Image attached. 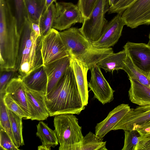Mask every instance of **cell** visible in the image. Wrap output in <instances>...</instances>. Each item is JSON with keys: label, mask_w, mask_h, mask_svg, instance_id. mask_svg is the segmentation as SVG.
Wrapping results in <instances>:
<instances>
[{"label": "cell", "mask_w": 150, "mask_h": 150, "mask_svg": "<svg viewBox=\"0 0 150 150\" xmlns=\"http://www.w3.org/2000/svg\"><path fill=\"white\" fill-rule=\"evenodd\" d=\"M21 79L28 89L43 92L46 95L48 81L43 65L32 71Z\"/></svg>", "instance_id": "cell-18"}, {"label": "cell", "mask_w": 150, "mask_h": 150, "mask_svg": "<svg viewBox=\"0 0 150 150\" xmlns=\"http://www.w3.org/2000/svg\"><path fill=\"white\" fill-rule=\"evenodd\" d=\"M32 30V23L28 18H26L20 37L17 64V71L21 63L23 52L25 48L27 41L30 38Z\"/></svg>", "instance_id": "cell-30"}, {"label": "cell", "mask_w": 150, "mask_h": 150, "mask_svg": "<svg viewBox=\"0 0 150 150\" xmlns=\"http://www.w3.org/2000/svg\"><path fill=\"white\" fill-rule=\"evenodd\" d=\"M128 104H121L109 112L103 120L97 124L95 127V134L103 138L113 128L130 110Z\"/></svg>", "instance_id": "cell-14"}, {"label": "cell", "mask_w": 150, "mask_h": 150, "mask_svg": "<svg viewBox=\"0 0 150 150\" xmlns=\"http://www.w3.org/2000/svg\"><path fill=\"white\" fill-rule=\"evenodd\" d=\"M125 64L122 70L127 74L129 79H135L142 84L150 87V78L148 75L137 68L127 54Z\"/></svg>", "instance_id": "cell-25"}, {"label": "cell", "mask_w": 150, "mask_h": 150, "mask_svg": "<svg viewBox=\"0 0 150 150\" xmlns=\"http://www.w3.org/2000/svg\"><path fill=\"white\" fill-rule=\"evenodd\" d=\"M127 56V53L124 49L106 57L100 61L98 64L100 68L104 69L106 72H110L112 74L115 70L123 69Z\"/></svg>", "instance_id": "cell-21"}, {"label": "cell", "mask_w": 150, "mask_h": 150, "mask_svg": "<svg viewBox=\"0 0 150 150\" xmlns=\"http://www.w3.org/2000/svg\"><path fill=\"white\" fill-rule=\"evenodd\" d=\"M74 114L55 116V130L59 146V150H79L83 136L78 119Z\"/></svg>", "instance_id": "cell-3"}, {"label": "cell", "mask_w": 150, "mask_h": 150, "mask_svg": "<svg viewBox=\"0 0 150 150\" xmlns=\"http://www.w3.org/2000/svg\"><path fill=\"white\" fill-rule=\"evenodd\" d=\"M70 65L69 56H67L43 66L48 81L46 95L55 87Z\"/></svg>", "instance_id": "cell-15"}, {"label": "cell", "mask_w": 150, "mask_h": 150, "mask_svg": "<svg viewBox=\"0 0 150 150\" xmlns=\"http://www.w3.org/2000/svg\"><path fill=\"white\" fill-rule=\"evenodd\" d=\"M0 148L3 150H19L6 132L2 128L0 131Z\"/></svg>", "instance_id": "cell-36"}, {"label": "cell", "mask_w": 150, "mask_h": 150, "mask_svg": "<svg viewBox=\"0 0 150 150\" xmlns=\"http://www.w3.org/2000/svg\"><path fill=\"white\" fill-rule=\"evenodd\" d=\"M12 15L16 20L17 29L21 34L23 27L28 16L25 0H4Z\"/></svg>", "instance_id": "cell-22"}, {"label": "cell", "mask_w": 150, "mask_h": 150, "mask_svg": "<svg viewBox=\"0 0 150 150\" xmlns=\"http://www.w3.org/2000/svg\"><path fill=\"white\" fill-rule=\"evenodd\" d=\"M70 65L75 76L78 88L83 105H87L88 100V91L87 74L89 69L84 64L72 56H69Z\"/></svg>", "instance_id": "cell-16"}, {"label": "cell", "mask_w": 150, "mask_h": 150, "mask_svg": "<svg viewBox=\"0 0 150 150\" xmlns=\"http://www.w3.org/2000/svg\"><path fill=\"white\" fill-rule=\"evenodd\" d=\"M113 53V51L111 47L101 49L92 46L86 52L75 58L90 69L101 60Z\"/></svg>", "instance_id": "cell-20"}, {"label": "cell", "mask_w": 150, "mask_h": 150, "mask_svg": "<svg viewBox=\"0 0 150 150\" xmlns=\"http://www.w3.org/2000/svg\"><path fill=\"white\" fill-rule=\"evenodd\" d=\"M149 42L147 44L148 45L149 47H150V33L149 34Z\"/></svg>", "instance_id": "cell-42"}, {"label": "cell", "mask_w": 150, "mask_h": 150, "mask_svg": "<svg viewBox=\"0 0 150 150\" xmlns=\"http://www.w3.org/2000/svg\"><path fill=\"white\" fill-rule=\"evenodd\" d=\"M36 135L40 139L42 145L46 147L48 150L54 148L58 144V141L55 130L50 129L47 124L41 121L37 125Z\"/></svg>", "instance_id": "cell-23"}, {"label": "cell", "mask_w": 150, "mask_h": 150, "mask_svg": "<svg viewBox=\"0 0 150 150\" xmlns=\"http://www.w3.org/2000/svg\"><path fill=\"white\" fill-rule=\"evenodd\" d=\"M122 14L118 13L108 22L99 39L92 43V46L96 48H107L113 46L118 41L122 34L125 23Z\"/></svg>", "instance_id": "cell-10"}, {"label": "cell", "mask_w": 150, "mask_h": 150, "mask_svg": "<svg viewBox=\"0 0 150 150\" xmlns=\"http://www.w3.org/2000/svg\"><path fill=\"white\" fill-rule=\"evenodd\" d=\"M139 140L135 150H150V134L140 136Z\"/></svg>", "instance_id": "cell-37"}, {"label": "cell", "mask_w": 150, "mask_h": 150, "mask_svg": "<svg viewBox=\"0 0 150 150\" xmlns=\"http://www.w3.org/2000/svg\"><path fill=\"white\" fill-rule=\"evenodd\" d=\"M19 76L17 71L14 70H0V94L4 95L8 83L13 78Z\"/></svg>", "instance_id": "cell-33"}, {"label": "cell", "mask_w": 150, "mask_h": 150, "mask_svg": "<svg viewBox=\"0 0 150 150\" xmlns=\"http://www.w3.org/2000/svg\"><path fill=\"white\" fill-rule=\"evenodd\" d=\"M28 18L32 23L39 24L40 18L46 9V0H25Z\"/></svg>", "instance_id": "cell-24"}, {"label": "cell", "mask_w": 150, "mask_h": 150, "mask_svg": "<svg viewBox=\"0 0 150 150\" xmlns=\"http://www.w3.org/2000/svg\"><path fill=\"white\" fill-rule=\"evenodd\" d=\"M4 95H0V128L3 129L6 132L13 142L16 145L11 130L10 121L7 108L4 104L3 100V97Z\"/></svg>", "instance_id": "cell-29"}, {"label": "cell", "mask_w": 150, "mask_h": 150, "mask_svg": "<svg viewBox=\"0 0 150 150\" xmlns=\"http://www.w3.org/2000/svg\"><path fill=\"white\" fill-rule=\"evenodd\" d=\"M90 70L91 78L88 86L94 93L93 98L103 105L110 103L114 99L115 91L105 79L98 64Z\"/></svg>", "instance_id": "cell-9"}, {"label": "cell", "mask_w": 150, "mask_h": 150, "mask_svg": "<svg viewBox=\"0 0 150 150\" xmlns=\"http://www.w3.org/2000/svg\"><path fill=\"white\" fill-rule=\"evenodd\" d=\"M59 33L69 56L76 58L86 52L92 46L91 43L79 28L71 27Z\"/></svg>", "instance_id": "cell-7"}, {"label": "cell", "mask_w": 150, "mask_h": 150, "mask_svg": "<svg viewBox=\"0 0 150 150\" xmlns=\"http://www.w3.org/2000/svg\"><path fill=\"white\" fill-rule=\"evenodd\" d=\"M5 93L10 96L30 117L26 98V87L19 76L10 80L6 85Z\"/></svg>", "instance_id": "cell-17"}, {"label": "cell", "mask_w": 150, "mask_h": 150, "mask_svg": "<svg viewBox=\"0 0 150 150\" xmlns=\"http://www.w3.org/2000/svg\"><path fill=\"white\" fill-rule=\"evenodd\" d=\"M45 102L50 116L79 115L85 109L70 65L55 87L45 95Z\"/></svg>", "instance_id": "cell-1"}, {"label": "cell", "mask_w": 150, "mask_h": 150, "mask_svg": "<svg viewBox=\"0 0 150 150\" xmlns=\"http://www.w3.org/2000/svg\"><path fill=\"white\" fill-rule=\"evenodd\" d=\"M57 2L56 0H46V6L48 8L52 4Z\"/></svg>", "instance_id": "cell-40"}, {"label": "cell", "mask_w": 150, "mask_h": 150, "mask_svg": "<svg viewBox=\"0 0 150 150\" xmlns=\"http://www.w3.org/2000/svg\"><path fill=\"white\" fill-rule=\"evenodd\" d=\"M56 13L55 4L53 3L42 14L39 23L42 36L45 35L52 28Z\"/></svg>", "instance_id": "cell-27"}, {"label": "cell", "mask_w": 150, "mask_h": 150, "mask_svg": "<svg viewBox=\"0 0 150 150\" xmlns=\"http://www.w3.org/2000/svg\"><path fill=\"white\" fill-rule=\"evenodd\" d=\"M21 35L6 3L0 0V70L17 71Z\"/></svg>", "instance_id": "cell-2"}, {"label": "cell", "mask_w": 150, "mask_h": 150, "mask_svg": "<svg viewBox=\"0 0 150 150\" xmlns=\"http://www.w3.org/2000/svg\"><path fill=\"white\" fill-rule=\"evenodd\" d=\"M7 110L16 145L19 148L24 145L22 135V118L8 108Z\"/></svg>", "instance_id": "cell-26"}, {"label": "cell", "mask_w": 150, "mask_h": 150, "mask_svg": "<svg viewBox=\"0 0 150 150\" xmlns=\"http://www.w3.org/2000/svg\"><path fill=\"white\" fill-rule=\"evenodd\" d=\"M148 76L150 78V72L148 74Z\"/></svg>", "instance_id": "cell-43"}, {"label": "cell", "mask_w": 150, "mask_h": 150, "mask_svg": "<svg viewBox=\"0 0 150 150\" xmlns=\"http://www.w3.org/2000/svg\"><path fill=\"white\" fill-rule=\"evenodd\" d=\"M125 25L134 28L150 25V0H137L122 14Z\"/></svg>", "instance_id": "cell-8"}, {"label": "cell", "mask_w": 150, "mask_h": 150, "mask_svg": "<svg viewBox=\"0 0 150 150\" xmlns=\"http://www.w3.org/2000/svg\"><path fill=\"white\" fill-rule=\"evenodd\" d=\"M106 142L90 131L83 136L79 150H107Z\"/></svg>", "instance_id": "cell-28"}, {"label": "cell", "mask_w": 150, "mask_h": 150, "mask_svg": "<svg viewBox=\"0 0 150 150\" xmlns=\"http://www.w3.org/2000/svg\"><path fill=\"white\" fill-rule=\"evenodd\" d=\"M98 0H78L77 5L84 18L89 16Z\"/></svg>", "instance_id": "cell-35"}, {"label": "cell", "mask_w": 150, "mask_h": 150, "mask_svg": "<svg viewBox=\"0 0 150 150\" xmlns=\"http://www.w3.org/2000/svg\"><path fill=\"white\" fill-rule=\"evenodd\" d=\"M129 79L130 86L128 96L130 101L139 106L150 105V87L135 79Z\"/></svg>", "instance_id": "cell-19"}, {"label": "cell", "mask_w": 150, "mask_h": 150, "mask_svg": "<svg viewBox=\"0 0 150 150\" xmlns=\"http://www.w3.org/2000/svg\"><path fill=\"white\" fill-rule=\"evenodd\" d=\"M108 0V1H109V4L110 6H112L113 5V4L114 3V2L115 1V0Z\"/></svg>", "instance_id": "cell-41"}, {"label": "cell", "mask_w": 150, "mask_h": 150, "mask_svg": "<svg viewBox=\"0 0 150 150\" xmlns=\"http://www.w3.org/2000/svg\"><path fill=\"white\" fill-rule=\"evenodd\" d=\"M150 121V105L139 106L130 110L117 124L114 130H136Z\"/></svg>", "instance_id": "cell-11"}, {"label": "cell", "mask_w": 150, "mask_h": 150, "mask_svg": "<svg viewBox=\"0 0 150 150\" xmlns=\"http://www.w3.org/2000/svg\"><path fill=\"white\" fill-rule=\"evenodd\" d=\"M110 6L108 0H98L88 17L84 18L79 30L91 43L98 40L108 23L105 15Z\"/></svg>", "instance_id": "cell-4"}, {"label": "cell", "mask_w": 150, "mask_h": 150, "mask_svg": "<svg viewBox=\"0 0 150 150\" xmlns=\"http://www.w3.org/2000/svg\"><path fill=\"white\" fill-rule=\"evenodd\" d=\"M32 27L33 30L38 37L42 36L40 27L38 24L32 23Z\"/></svg>", "instance_id": "cell-39"}, {"label": "cell", "mask_w": 150, "mask_h": 150, "mask_svg": "<svg viewBox=\"0 0 150 150\" xmlns=\"http://www.w3.org/2000/svg\"><path fill=\"white\" fill-rule=\"evenodd\" d=\"M137 0H115L113 5L110 7L109 14H122L123 11Z\"/></svg>", "instance_id": "cell-34"}, {"label": "cell", "mask_w": 150, "mask_h": 150, "mask_svg": "<svg viewBox=\"0 0 150 150\" xmlns=\"http://www.w3.org/2000/svg\"><path fill=\"white\" fill-rule=\"evenodd\" d=\"M55 4L56 13L52 28L62 31L76 23H83L84 18L77 5L63 2Z\"/></svg>", "instance_id": "cell-6"}, {"label": "cell", "mask_w": 150, "mask_h": 150, "mask_svg": "<svg viewBox=\"0 0 150 150\" xmlns=\"http://www.w3.org/2000/svg\"><path fill=\"white\" fill-rule=\"evenodd\" d=\"M136 130L141 136L150 134V121L140 126Z\"/></svg>", "instance_id": "cell-38"}, {"label": "cell", "mask_w": 150, "mask_h": 150, "mask_svg": "<svg viewBox=\"0 0 150 150\" xmlns=\"http://www.w3.org/2000/svg\"><path fill=\"white\" fill-rule=\"evenodd\" d=\"M40 50L43 66L69 56L59 32L53 28L42 37Z\"/></svg>", "instance_id": "cell-5"}, {"label": "cell", "mask_w": 150, "mask_h": 150, "mask_svg": "<svg viewBox=\"0 0 150 150\" xmlns=\"http://www.w3.org/2000/svg\"><path fill=\"white\" fill-rule=\"evenodd\" d=\"M3 100L4 104L8 109L22 118L30 119V117L10 96L5 93L3 97Z\"/></svg>", "instance_id": "cell-32"}, {"label": "cell", "mask_w": 150, "mask_h": 150, "mask_svg": "<svg viewBox=\"0 0 150 150\" xmlns=\"http://www.w3.org/2000/svg\"><path fill=\"white\" fill-rule=\"evenodd\" d=\"M123 48L134 64L148 75L150 72V47L144 43L128 42Z\"/></svg>", "instance_id": "cell-12"}, {"label": "cell", "mask_w": 150, "mask_h": 150, "mask_svg": "<svg viewBox=\"0 0 150 150\" xmlns=\"http://www.w3.org/2000/svg\"><path fill=\"white\" fill-rule=\"evenodd\" d=\"M28 107L32 120H44L50 116L45 102V94L26 87Z\"/></svg>", "instance_id": "cell-13"}, {"label": "cell", "mask_w": 150, "mask_h": 150, "mask_svg": "<svg viewBox=\"0 0 150 150\" xmlns=\"http://www.w3.org/2000/svg\"><path fill=\"white\" fill-rule=\"evenodd\" d=\"M124 131V145L122 150H135L139 140V133L136 130Z\"/></svg>", "instance_id": "cell-31"}]
</instances>
